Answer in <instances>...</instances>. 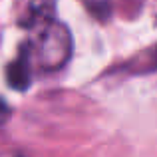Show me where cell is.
<instances>
[{"mask_svg":"<svg viewBox=\"0 0 157 157\" xmlns=\"http://www.w3.org/2000/svg\"><path fill=\"white\" fill-rule=\"evenodd\" d=\"M34 30H36V38L32 42H26L32 62H36V66L44 72L62 70L68 64L74 48L72 34H70L68 26L54 18L50 22L36 26Z\"/></svg>","mask_w":157,"mask_h":157,"instance_id":"cell-1","label":"cell"},{"mask_svg":"<svg viewBox=\"0 0 157 157\" xmlns=\"http://www.w3.org/2000/svg\"><path fill=\"white\" fill-rule=\"evenodd\" d=\"M30 80H32V58H30V52H28L26 44H24L20 48L18 56L6 68V82L10 88L18 90V92H24L30 86Z\"/></svg>","mask_w":157,"mask_h":157,"instance_id":"cell-2","label":"cell"},{"mask_svg":"<svg viewBox=\"0 0 157 157\" xmlns=\"http://www.w3.org/2000/svg\"><path fill=\"white\" fill-rule=\"evenodd\" d=\"M54 18H56V0H30L28 14L22 18L20 24L26 28H36Z\"/></svg>","mask_w":157,"mask_h":157,"instance_id":"cell-3","label":"cell"},{"mask_svg":"<svg viewBox=\"0 0 157 157\" xmlns=\"http://www.w3.org/2000/svg\"><path fill=\"white\" fill-rule=\"evenodd\" d=\"M125 72L131 74H147V72H155L157 70V46L149 48V50L141 52L139 56L131 58L129 64L123 66Z\"/></svg>","mask_w":157,"mask_h":157,"instance_id":"cell-4","label":"cell"}]
</instances>
